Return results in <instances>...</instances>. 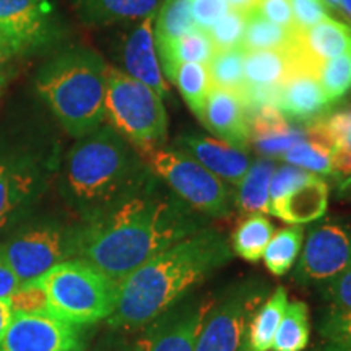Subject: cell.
<instances>
[{
  "mask_svg": "<svg viewBox=\"0 0 351 351\" xmlns=\"http://www.w3.org/2000/svg\"><path fill=\"white\" fill-rule=\"evenodd\" d=\"M207 226L205 217L153 178L137 195L73 232V257L114 282Z\"/></svg>",
  "mask_w": 351,
  "mask_h": 351,
  "instance_id": "6da1fadb",
  "label": "cell"
},
{
  "mask_svg": "<svg viewBox=\"0 0 351 351\" xmlns=\"http://www.w3.org/2000/svg\"><path fill=\"white\" fill-rule=\"evenodd\" d=\"M231 256L223 232L210 226L163 249L117 283L109 326L125 330L147 327L230 262Z\"/></svg>",
  "mask_w": 351,
  "mask_h": 351,
  "instance_id": "7a4b0ae2",
  "label": "cell"
},
{
  "mask_svg": "<svg viewBox=\"0 0 351 351\" xmlns=\"http://www.w3.org/2000/svg\"><path fill=\"white\" fill-rule=\"evenodd\" d=\"M155 178L130 142L111 125L78 138L65 158L62 194L85 221L137 195Z\"/></svg>",
  "mask_w": 351,
  "mask_h": 351,
  "instance_id": "3957f363",
  "label": "cell"
},
{
  "mask_svg": "<svg viewBox=\"0 0 351 351\" xmlns=\"http://www.w3.org/2000/svg\"><path fill=\"white\" fill-rule=\"evenodd\" d=\"M108 64L95 51L73 47L38 73V91L69 135L82 138L106 119Z\"/></svg>",
  "mask_w": 351,
  "mask_h": 351,
  "instance_id": "277c9868",
  "label": "cell"
},
{
  "mask_svg": "<svg viewBox=\"0 0 351 351\" xmlns=\"http://www.w3.org/2000/svg\"><path fill=\"white\" fill-rule=\"evenodd\" d=\"M47 311L56 317L85 327L108 319L116 307L117 282L80 258H69L41 278Z\"/></svg>",
  "mask_w": 351,
  "mask_h": 351,
  "instance_id": "5b68a950",
  "label": "cell"
},
{
  "mask_svg": "<svg viewBox=\"0 0 351 351\" xmlns=\"http://www.w3.org/2000/svg\"><path fill=\"white\" fill-rule=\"evenodd\" d=\"M106 119L135 150L161 147L168 137L163 98L121 69L108 65Z\"/></svg>",
  "mask_w": 351,
  "mask_h": 351,
  "instance_id": "8992f818",
  "label": "cell"
},
{
  "mask_svg": "<svg viewBox=\"0 0 351 351\" xmlns=\"http://www.w3.org/2000/svg\"><path fill=\"white\" fill-rule=\"evenodd\" d=\"M153 176L165 182L191 208L212 218L230 217L234 208L231 186L178 148L148 147L137 150Z\"/></svg>",
  "mask_w": 351,
  "mask_h": 351,
  "instance_id": "52a82bcc",
  "label": "cell"
},
{
  "mask_svg": "<svg viewBox=\"0 0 351 351\" xmlns=\"http://www.w3.org/2000/svg\"><path fill=\"white\" fill-rule=\"evenodd\" d=\"M73 232L57 225H33L13 234L3 249L20 285L41 278L57 263L73 257Z\"/></svg>",
  "mask_w": 351,
  "mask_h": 351,
  "instance_id": "ba28073f",
  "label": "cell"
},
{
  "mask_svg": "<svg viewBox=\"0 0 351 351\" xmlns=\"http://www.w3.org/2000/svg\"><path fill=\"white\" fill-rule=\"evenodd\" d=\"M351 267V228L339 221H324L311 228L296 263L300 283H328Z\"/></svg>",
  "mask_w": 351,
  "mask_h": 351,
  "instance_id": "9c48e42d",
  "label": "cell"
},
{
  "mask_svg": "<svg viewBox=\"0 0 351 351\" xmlns=\"http://www.w3.org/2000/svg\"><path fill=\"white\" fill-rule=\"evenodd\" d=\"M265 300V289L245 285L212 307L199 335L195 351H239L249 324Z\"/></svg>",
  "mask_w": 351,
  "mask_h": 351,
  "instance_id": "30bf717a",
  "label": "cell"
},
{
  "mask_svg": "<svg viewBox=\"0 0 351 351\" xmlns=\"http://www.w3.org/2000/svg\"><path fill=\"white\" fill-rule=\"evenodd\" d=\"M82 327L51 314L13 313L0 351H83Z\"/></svg>",
  "mask_w": 351,
  "mask_h": 351,
  "instance_id": "8fae6325",
  "label": "cell"
},
{
  "mask_svg": "<svg viewBox=\"0 0 351 351\" xmlns=\"http://www.w3.org/2000/svg\"><path fill=\"white\" fill-rule=\"evenodd\" d=\"M213 300H200L166 313L148 324L137 341V351H195Z\"/></svg>",
  "mask_w": 351,
  "mask_h": 351,
  "instance_id": "7c38bea8",
  "label": "cell"
},
{
  "mask_svg": "<svg viewBox=\"0 0 351 351\" xmlns=\"http://www.w3.org/2000/svg\"><path fill=\"white\" fill-rule=\"evenodd\" d=\"M153 25L155 15H150L137 21V25L124 34L121 43V62L124 67L122 72L150 86L161 98H168L169 86L158 59Z\"/></svg>",
  "mask_w": 351,
  "mask_h": 351,
  "instance_id": "4fadbf2b",
  "label": "cell"
},
{
  "mask_svg": "<svg viewBox=\"0 0 351 351\" xmlns=\"http://www.w3.org/2000/svg\"><path fill=\"white\" fill-rule=\"evenodd\" d=\"M41 182V171L32 158L0 156V231L33 204Z\"/></svg>",
  "mask_w": 351,
  "mask_h": 351,
  "instance_id": "5bb4252c",
  "label": "cell"
},
{
  "mask_svg": "<svg viewBox=\"0 0 351 351\" xmlns=\"http://www.w3.org/2000/svg\"><path fill=\"white\" fill-rule=\"evenodd\" d=\"M51 15L47 0H0V33L19 52L33 49L51 38Z\"/></svg>",
  "mask_w": 351,
  "mask_h": 351,
  "instance_id": "9a60e30c",
  "label": "cell"
},
{
  "mask_svg": "<svg viewBox=\"0 0 351 351\" xmlns=\"http://www.w3.org/2000/svg\"><path fill=\"white\" fill-rule=\"evenodd\" d=\"M174 147L194 158L197 163L207 168L228 186L238 187L249 166L252 165L247 150L205 135H181L176 138Z\"/></svg>",
  "mask_w": 351,
  "mask_h": 351,
  "instance_id": "2e32d148",
  "label": "cell"
},
{
  "mask_svg": "<svg viewBox=\"0 0 351 351\" xmlns=\"http://www.w3.org/2000/svg\"><path fill=\"white\" fill-rule=\"evenodd\" d=\"M295 52L301 69L317 75L326 60L351 54V28L328 16L313 28L298 29Z\"/></svg>",
  "mask_w": 351,
  "mask_h": 351,
  "instance_id": "e0dca14e",
  "label": "cell"
},
{
  "mask_svg": "<svg viewBox=\"0 0 351 351\" xmlns=\"http://www.w3.org/2000/svg\"><path fill=\"white\" fill-rule=\"evenodd\" d=\"M199 119L217 138L232 147L249 150L251 129L239 96L232 91L212 86Z\"/></svg>",
  "mask_w": 351,
  "mask_h": 351,
  "instance_id": "ac0fdd59",
  "label": "cell"
},
{
  "mask_svg": "<svg viewBox=\"0 0 351 351\" xmlns=\"http://www.w3.org/2000/svg\"><path fill=\"white\" fill-rule=\"evenodd\" d=\"M319 77L307 70H296L280 86L278 111L288 121L314 122L326 116L330 108Z\"/></svg>",
  "mask_w": 351,
  "mask_h": 351,
  "instance_id": "d6986e66",
  "label": "cell"
},
{
  "mask_svg": "<svg viewBox=\"0 0 351 351\" xmlns=\"http://www.w3.org/2000/svg\"><path fill=\"white\" fill-rule=\"evenodd\" d=\"M328 207V184L322 176L311 174L304 184L282 200L271 202L269 213L289 225H307L326 215Z\"/></svg>",
  "mask_w": 351,
  "mask_h": 351,
  "instance_id": "ffe728a7",
  "label": "cell"
},
{
  "mask_svg": "<svg viewBox=\"0 0 351 351\" xmlns=\"http://www.w3.org/2000/svg\"><path fill=\"white\" fill-rule=\"evenodd\" d=\"M161 0H73L78 15L86 23H137L155 15Z\"/></svg>",
  "mask_w": 351,
  "mask_h": 351,
  "instance_id": "44dd1931",
  "label": "cell"
},
{
  "mask_svg": "<svg viewBox=\"0 0 351 351\" xmlns=\"http://www.w3.org/2000/svg\"><path fill=\"white\" fill-rule=\"evenodd\" d=\"M155 44L161 69H163L165 77H168V80L173 78L176 70L182 64L207 65L215 51H217L208 33L200 28H195L194 32L184 34L178 39L160 41Z\"/></svg>",
  "mask_w": 351,
  "mask_h": 351,
  "instance_id": "7402d4cb",
  "label": "cell"
},
{
  "mask_svg": "<svg viewBox=\"0 0 351 351\" xmlns=\"http://www.w3.org/2000/svg\"><path fill=\"white\" fill-rule=\"evenodd\" d=\"M296 70H301V65L293 46L287 47V49L251 51L245 54V83L283 85L285 80Z\"/></svg>",
  "mask_w": 351,
  "mask_h": 351,
  "instance_id": "603a6c76",
  "label": "cell"
},
{
  "mask_svg": "<svg viewBox=\"0 0 351 351\" xmlns=\"http://www.w3.org/2000/svg\"><path fill=\"white\" fill-rule=\"evenodd\" d=\"M287 306V289L276 288L254 314L239 351H270Z\"/></svg>",
  "mask_w": 351,
  "mask_h": 351,
  "instance_id": "cb8c5ba5",
  "label": "cell"
},
{
  "mask_svg": "<svg viewBox=\"0 0 351 351\" xmlns=\"http://www.w3.org/2000/svg\"><path fill=\"white\" fill-rule=\"evenodd\" d=\"M275 168V161L270 158H261L249 166L238 186V194L234 195V205L241 212L245 215L269 213L270 179Z\"/></svg>",
  "mask_w": 351,
  "mask_h": 351,
  "instance_id": "d4e9b609",
  "label": "cell"
},
{
  "mask_svg": "<svg viewBox=\"0 0 351 351\" xmlns=\"http://www.w3.org/2000/svg\"><path fill=\"white\" fill-rule=\"evenodd\" d=\"M275 234V226L263 213H249L231 236V251L245 262L257 263Z\"/></svg>",
  "mask_w": 351,
  "mask_h": 351,
  "instance_id": "484cf974",
  "label": "cell"
},
{
  "mask_svg": "<svg viewBox=\"0 0 351 351\" xmlns=\"http://www.w3.org/2000/svg\"><path fill=\"white\" fill-rule=\"evenodd\" d=\"M296 32L298 28H285V26L271 23L254 8L245 13V29L241 46L247 52L287 49L295 43Z\"/></svg>",
  "mask_w": 351,
  "mask_h": 351,
  "instance_id": "4316f807",
  "label": "cell"
},
{
  "mask_svg": "<svg viewBox=\"0 0 351 351\" xmlns=\"http://www.w3.org/2000/svg\"><path fill=\"white\" fill-rule=\"evenodd\" d=\"M309 337V307L302 301L288 302L270 351H304Z\"/></svg>",
  "mask_w": 351,
  "mask_h": 351,
  "instance_id": "83f0119b",
  "label": "cell"
},
{
  "mask_svg": "<svg viewBox=\"0 0 351 351\" xmlns=\"http://www.w3.org/2000/svg\"><path fill=\"white\" fill-rule=\"evenodd\" d=\"M304 230L300 225L283 228L275 232L263 252V263L275 276L287 275L293 269L301 252Z\"/></svg>",
  "mask_w": 351,
  "mask_h": 351,
  "instance_id": "f1b7e54d",
  "label": "cell"
},
{
  "mask_svg": "<svg viewBox=\"0 0 351 351\" xmlns=\"http://www.w3.org/2000/svg\"><path fill=\"white\" fill-rule=\"evenodd\" d=\"M245 54H247V51L243 46L215 51L212 59L207 64L212 86L232 91V93L238 95L245 85Z\"/></svg>",
  "mask_w": 351,
  "mask_h": 351,
  "instance_id": "f546056e",
  "label": "cell"
},
{
  "mask_svg": "<svg viewBox=\"0 0 351 351\" xmlns=\"http://www.w3.org/2000/svg\"><path fill=\"white\" fill-rule=\"evenodd\" d=\"M197 28L192 19L191 0H163L155 13V43L171 41Z\"/></svg>",
  "mask_w": 351,
  "mask_h": 351,
  "instance_id": "4dcf8cb0",
  "label": "cell"
},
{
  "mask_svg": "<svg viewBox=\"0 0 351 351\" xmlns=\"http://www.w3.org/2000/svg\"><path fill=\"white\" fill-rule=\"evenodd\" d=\"M171 82L181 91L182 98L191 108V111L200 117L205 101L212 90L208 69L204 64H182L176 70Z\"/></svg>",
  "mask_w": 351,
  "mask_h": 351,
  "instance_id": "1f68e13d",
  "label": "cell"
},
{
  "mask_svg": "<svg viewBox=\"0 0 351 351\" xmlns=\"http://www.w3.org/2000/svg\"><path fill=\"white\" fill-rule=\"evenodd\" d=\"M282 160L287 161L288 165L317 176L333 174L332 148L319 140L309 138L307 135L302 142H298L288 152H285Z\"/></svg>",
  "mask_w": 351,
  "mask_h": 351,
  "instance_id": "d6a6232c",
  "label": "cell"
},
{
  "mask_svg": "<svg viewBox=\"0 0 351 351\" xmlns=\"http://www.w3.org/2000/svg\"><path fill=\"white\" fill-rule=\"evenodd\" d=\"M317 77L330 104L337 103L351 90V54L326 60L320 65Z\"/></svg>",
  "mask_w": 351,
  "mask_h": 351,
  "instance_id": "836d02e7",
  "label": "cell"
},
{
  "mask_svg": "<svg viewBox=\"0 0 351 351\" xmlns=\"http://www.w3.org/2000/svg\"><path fill=\"white\" fill-rule=\"evenodd\" d=\"M306 138V130L300 127L287 124L276 127L263 134L254 135L251 138V145L265 158H282L285 152H288L293 145L302 142Z\"/></svg>",
  "mask_w": 351,
  "mask_h": 351,
  "instance_id": "e575fe53",
  "label": "cell"
},
{
  "mask_svg": "<svg viewBox=\"0 0 351 351\" xmlns=\"http://www.w3.org/2000/svg\"><path fill=\"white\" fill-rule=\"evenodd\" d=\"M245 29V13L228 10L213 26L205 32L212 39L215 49H231V47L241 46Z\"/></svg>",
  "mask_w": 351,
  "mask_h": 351,
  "instance_id": "d590c367",
  "label": "cell"
},
{
  "mask_svg": "<svg viewBox=\"0 0 351 351\" xmlns=\"http://www.w3.org/2000/svg\"><path fill=\"white\" fill-rule=\"evenodd\" d=\"M319 330L327 341L351 346V309L332 307L320 320Z\"/></svg>",
  "mask_w": 351,
  "mask_h": 351,
  "instance_id": "8d00e7d4",
  "label": "cell"
},
{
  "mask_svg": "<svg viewBox=\"0 0 351 351\" xmlns=\"http://www.w3.org/2000/svg\"><path fill=\"white\" fill-rule=\"evenodd\" d=\"M13 313H43L47 311V296L39 280L20 285L8 298Z\"/></svg>",
  "mask_w": 351,
  "mask_h": 351,
  "instance_id": "74e56055",
  "label": "cell"
},
{
  "mask_svg": "<svg viewBox=\"0 0 351 351\" xmlns=\"http://www.w3.org/2000/svg\"><path fill=\"white\" fill-rule=\"evenodd\" d=\"M311 174L313 173L296 168V166L291 165L280 166L278 169L275 168L270 179V204L271 202L282 200L283 197H287L289 192H293L296 187H300L301 184H304L307 179L311 178Z\"/></svg>",
  "mask_w": 351,
  "mask_h": 351,
  "instance_id": "f35d334b",
  "label": "cell"
},
{
  "mask_svg": "<svg viewBox=\"0 0 351 351\" xmlns=\"http://www.w3.org/2000/svg\"><path fill=\"white\" fill-rule=\"evenodd\" d=\"M291 7L298 29L313 28L314 25L330 16L324 0H291Z\"/></svg>",
  "mask_w": 351,
  "mask_h": 351,
  "instance_id": "ab89813d",
  "label": "cell"
},
{
  "mask_svg": "<svg viewBox=\"0 0 351 351\" xmlns=\"http://www.w3.org/2000/svg\"><path fill=\"white\" fill-rule=\"evenodd\" d=\"M230 10L228 0H191L192 19L200 29H208Z\"/></svg>",
  "mask_w": 351,
  "mask_h": 351,
  "instance_id": "60d3db41",
  "label": "cell"
},
{
  "mask_svg": "<svg viewBox=\"0 0 351 351\" xmlns=\"http://www.w3.org/2000/svg\"><path fill=\"white\" fill-rule=\"evenodd\" d=\"M256 10L271 23L285 28H296L291 0H258Z\"/></svg>",
  "mask_w": 351,
  "mask_h": 351,
  "instance_id": "b9f144b4",
  "label": "cell"
},
{
  "mask_svg": "<svg viewBox=\"0 0 351 351\" xmlns=\"http://www.w3.org/2000/svg\"><path fill=\"white\" fill-rule=\"evenodd\" d=\"M326 298L333 307L351 309V267L332 282L326 283Z\"/></svg>",
  "mask_w": 351,
  "mask_h": 351,
  "instance_id": "7bdbcfd3",
  "label": "cell"
},
{
  "mask_svg": "<svg viewBox=\"0 0 351 351\" xmlns=\"http://www.w3.org/2000/svg\"><path fill=\"white\" fill-rule=\"evenodd\" d=\"M20 287L19 278L13 274L10 263L7 261L5 249L3 244H0V300L10 298L16 288Z\"/></svg>",
  "mask_w": 351,
  "mask_h": 351,
  "instance_id": "ee69618b",
  "label": "cell"
},
{
  "mask_svg": "<svg viewBox=\"0 0 351 351\" xmlns=\"http://www.w3.org/2000/svg\"><path fill=\"white\" fill-rule=\"evenodd\" d=\"M13 317V307L8 298L0 300V343H2L3 337H5L7 328L10 326Z\"/></svg>",
  "mask_w": 351,
  "mask_h": 351,
  "instance_id": "f6af8a7d",
  "label": "cell"
},
{
  "mask_svg": "<svg viewBox=\"0 0 351 351\" xmlns=\"http://www.w3.org/2000/svg\"><path fill=\"white\" fill-rule=\"evenodd\" d=\"M15 54H19V51L15 49V46L10 43V39L0 33V67H2L8 59H12Z\"/></svg>",
  "mask_w": 351,
  "mask_h": 351,
  "instance_id": "bcb514c9",
  "label": "cell"
},
{
  "mask_svg": "<svg viewBox=\"0 0 351 351\" xmlns=\"http://www.w3.org/2000/svg\"><path fill=\"white\" fill-rule=\"evenodd\" d=\"M258 0H228V5L231 10L239 13H247L257 7Z\"/></svg>",
  "mask_w": 351,
  "mask_h": 351,
  "instance_id": "7dc6e473",
  "label": "cell"
},
{
  "mask_svg": "<svg viewBox=\"0 0 351 351\" xmlns=\"http://www.w3.org/2000/svg\"><path fill=\"white\" fill-rule=\"evenodd\" d=\"M314 351H351V346L340 345V343H332V341H326V343L320 345L319 348H315Z\"/></svg>",
  "mask_w": 351,
  "mask_h": 351,
  "instance_id": "c3c4849f",
  "label": "cell"
},
{
  "mask_svg": "<svg viewBox=\"0 0 351 351\" xmlns=\"http://www.w3.org/2000/svg\"><path fill=\"white\" fill-rule=\"evenodd\" d=\"M339 191H340V195L351 197V176H348L346 179H341Z\"/></svg>",
  "mask_w": 351,
  "mask_h": 351,
  "instance_id": "681fc988",
  "label": "cell"
},
{
  "mask_svg": "<svg viewBox=\"0 0 351 351\" xmlns=\"http://www.w3.org/2000/svg\"><path fill=\"white\" fill-rule=\"evenodd\" d=\"M340 12H343L351 20V0H340Z\"/></svg>",
  "mask_w": 351,
  "mask_h": 351,
  "instance_id": "f907efd6",
  "label": "cell"
},
{
  "mask_svg": "<svg viewBox=\"0 0 351 351\" xmlns=\"http://www.w3.org/2000/svg\"><path fill=\"white\" fill-rule=\"evenodd\" d=\"M324 3H326L328 8L340 12V0H324Z\"/></svg>",
  "mask_w": 351,
  "mask_h": 351,
  "instance_id": "816d5d0a",
  "label": "cell"
},
{
  "mask_svg": "<svg viewBox=\"0 0 351 351\" xmlns=\"http://www.w3.org/2000/svg\"><path fill=\"white\" fill-rule=\"evenodd\" d=\"M2 85H3V77L0 75V90H2Z\"/></svg>",
  "mask_w": 351,
  "mask_h": 351,
  "instance_id": "f5cc1de1",
  "label": "cell"
},
{
  "mask_svg": "<svg viewBox=\"0 0 351 351\" xmlns=\"http://www.w3.org/2000/svg\"><path fill=\"white\" fill-rule=\"evenodd\" d=\"M350 111H351V109H350Z\"/></svg>",
  "mask_w": 351,
  "mask_h": 351,
  "instance_id": "db71d44e",
  "label": "cell"
}]
</instances>
